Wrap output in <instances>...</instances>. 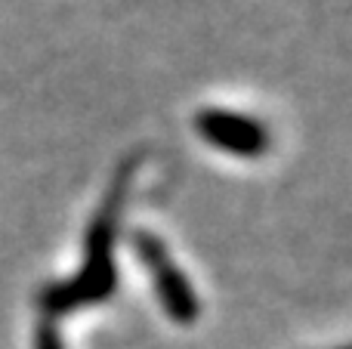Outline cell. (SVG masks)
<instances>
[{
  "label": "cell",
  "mask_w": 352,
  "mask_h": 349,
  "mask_svg": "<svg viewBox=\"0 0 352 349\" xmlns=\"http://www.w3.org/2000/svg\"><path fill=\"white\" fill-rule=\"evenodd\" d=\"M130 177H133V164H124L118 170L115 183H111L109 195L102 198L96 216H93L90 229L84 238V263L72 278L62 282H50L47 288L37 294V306H41L43 319L56 322L59 315H68L74 309H87L105 303L115 297L118 291V220H121L124 198L130 189Z\"/></svg>",
  "instance_id": "cell-1"
},
{
  "label": "cell",
  "mask_w": 352,
  "mask_h": 349,
  "mask_svg": "<svg viewBox=\"0 0 352 349\" xmlns=\"http://www.w3.org/2000/svg\"><path fill=\"white\" fill-rule=\"evenodd\" d=\"M34 349H65V340H62V331L56 322L41 319L34 331Z\"/></svg>",
  "instance_id": "cell-4"
},
{
  "label": "cell",
  "mask_w": 352,
  "mask_h": 349,
  "mask_svg": "<svg viewBox=\"0 0 352 349\" xmlns=\"http://www.w3.org/2000/svg\"><path fill=\"white\" fill-rule=\"evenodd\" d=\"M133 251H136V257L142 260L146 272L152 275L155 294H158L167 319L176 322V325H195L201 315V300H198V294H195L188 275L176 266V260L170 257L164 241L155 232L140 229V232H133Z\"/></svg>",
  "instance_id": "cell-2"
},
{
  "label": "cell",
  "mask_w": 352,
  "mask_h": 349,
  "mask_svg": "<svg viewBox=\"0 0 352 349\" xmlns=\"http://www.w3.org/2000/svg\"><path fill=\"white\" fill-rule=\"evenodd\" d=\"M195 130L207 146L235 158H263L272 146V133L260 117L232 109H201L195 115Z\"/></svg>",
  "instance_id": "cell-3"
}]
</instances>
